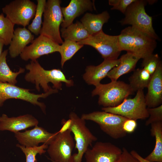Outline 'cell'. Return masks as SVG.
Segmentation results:
<instances>
[{"label": "cell", "instance_id": "obj_11", "mask_svg": "<svg viewBox=\"0 0 162 162\" xmlns=\"http://www.w3.org/2000/svg\"><path fill=\"white\" fill-rule=\"evenodd\" d=\"M70 130L59 131L48 145L47 152L50 160L56 162H72V152L75 145Z\"/></svg>", "mask_w": 162, "mask_h": 162}, {"label": "cell", "instance_id": "obj_30", "mask_svg": "<svg viewBox=\"0 0 162 162\" xmlns=\"http://www.w3.org/2000/svg\"><path fill=\"white\" fill-rule=\"evenodd\" d=\"M48 145L45 144L34 147H27L19 144L16 146L20 148L24 153L26 162H37L36 156L38 154L41 155L46 152Z\"/></svg>", "mask_w": 162, "mask_h": 162}, {"label": "cell", "instance_id": "obj_39", "mask_svg": "<svg viewBox=\"0 0 162 162\" xmlns=\"http://www.w3.org/2000/svg\"><path fill=\"white\" fill-rule=\"evenodd\" d=\"M51 161L52 162H55V161H52V160H51Z\"/></svg>", "mask_w": 162, "mask_h": 162}, {"label": "cell", "instance_id": "obj_20", "mask_svg": "<svg viewBox=\"0 0 162 162\" xmlns=\"http://www.w3.org/2000/svg\"><path fill=\"white\" fill-rule=\"evenodd\" d=\"M34 38V35L26 27L16 28L8 48L10 57L15 58L20 55L27 45L31 43Z\"/></svg>", "mask_w": 162, "mask_h": 162}, {"label": "cell", "instance_id": "obj_26", "mask_svg": "<svg viewBox=\"0 0 162 162\" xmlns=\"http://www.w3.org/2000/svg\"><path fill=\"white\" fill-rule=\"evenodd\" d=\"M152 76L143 68L135 70L129 78V85L133 92L147 88Z\"/></svg>", "mask_w": 162, "mask_h": 162}, {"label": "cell", "instance_id": "obj_2", "mask_svg": "<svg viewBox=\"0 0 162 162\" xmlns=\"http://www.w3.org/2000/svg\"><path fill=\"white\" fill-rule=\"evenodd\" d=\"M120 50L130 52L141 58L153 53L156 40L131 26L122 30L118 35Z\"/></svg>", "mask_w": 162, "mask_h": 162}, {"label": "cell", "instance_id": "obj_28", "mask_svg": "<svg viewBox=\"0 0 162 162\" xmlns=\"http://www.w3.org/2000/svg\"><path fill=\"white\" fill-rule=\"evenodd\" d=\"M14 25L3 13L0 14V41L4 45L10 44L14 34Z\"/></svg>", "mask_w": 162, "mask_h": 162}, {"label": "cell", "instance_id": "obj_5", "mask_svg": "<svg viewBox=\"0 0 162 162\" xmlns=\"http://www.w3.org/2000/svg\"><path fill=\"white\" fill-rule=\"evenodd\" d=\"M146 4L144 1L136 0L128 7L124 14V18L120 22L122 25H131L156 40H158L159 37L153 27L152 18L146 12Z\"/></svg>", "mask_w": 162, "mask_h": 162}, {"label": "cell", "instance_id": "obj_32", "mask_svg": "<svg viewBox=\"0 0 162 162\" xmlns=\"http://www.w3.org/2000/svg\"><path fill=\"white\" fill-rule=\"evenodd\" d=\"M147 110L149 117L146 122V126L151 125L155 122H162V104L154 108L147 107Z\"/></svg>", "mask_w": 162, "mask_h": 162}, {"label": "cell", "instance_id": "obj_9", "mask_svg": "<svg viewBox=\"0 0 162 162\" xmlns=\"http://www.w3.org/2000/svg\"><path fill=\"white\" fill-rule=\"evenodd\" d=\"M78 43L80 45H88L93 47L104 60L117 59L122 51L118 35L106 34L103 30Z\"/></svg>", "mask_w": 162, "mask_h": 162}, {"label": "cell", "instance_id": "obj_15", "mask_svg": "<svg viewBox=\"0 0 162 162\" xmlns=\"http://www.w3.org/2000/svg\"><path fill=\"white\" fill-rule=\"evenodd\" d=\"M58 133H51L38 125L31 130L24 132L15 133V137L20 145L27 147L38 146L43 143L49 145Z\"/></svg>", "mask_w": 162, "mask_h": 162}, {"label": "cell", "instance_id": "obj_38", "mask_svg": "<svg viewBox=\"0 0 162 162\" xmlns=\"http://www.w3.org/2000/svg\"><path fill=\"white\" fill-rule=\"evenodd\" d=\"M4 45L3 43L0 41V58L3 52V48Z\"/></svg>", "mask_w": 162, "mask_h": 162}, {"label": "cell", "instance_id": "obj_7", "mask_svg": "<svg viewBox=\"0 0 162 162\" xmlns=\"http://www.w3.org/2000/svg\"><path fill=\"white\" fill-rule=\"evenodd\" d=\"M81 117L85 120L96 123L101 130L114 139L122 138L126 135L123 126L128 119L120 115L103 111H97L82 114Z\"/></svg>", "mask_w": 162, "mask_h": 162}, {"label": "cell", "instance_id": "obj_35", "mask_svg": "<svg viewBox=\"0 0 162 162\" xmlns=\"http://www.w3.org/2000/svg\"><path fill=\"white\" fill-rule=\"evenodd\" d=\"M137 125L136 120L128 119L124 122L123 128L127 134L132 133L134 131Z\"/></svg>", "mask_w": 162, "mask_h": 162}, {"label": "cell", "instance_id": "obj_18", "mask_svg": "<svg viewBox=\"0 0 162 162\" xmlns=\"http://www.w3.org/2000/svg\"><path fill=\"white\" fill-rule=\"evenodd\" d=\"M145 95L147 108H154L162 103V64L161 62L152 75Z\"/></svg>", "mask_w": 162, "mask_h": 162}, {"label": "cell", "instance_id": "obj_22", "mask_svg": "<svg viewBox=\"0 0 162 162\" xmlns=\"http://www.w3.org/2000/svg\"><path fill=\"white\" fill-rule=\"evenodd\" d=\"M110 18L107 11L98 14L87 13L80 19V22L90 36L102 30L104 25L108 22Z\"/></svg>", "mask_w": 162, "mask_h": 162}, {"label": "cell", "instance_id": "obj_3", "mask_svg": "<svg viewBox=\"0 0 162 162\" xmlns=\"http://www.w3.org/2000/svg\"><path fill=\"white\" fill-rule=\"evenodd\" d=\"M95 87L92 95H98V104L104 107L117 106L133 93L129 85L122 81L100 83Z\"/></svg>", "mask_w": 162, "mask_h": 162}, {"label": "cell", "instance_id": "obj_12", "mask_svg": "<svg viewBox=\"0 0 162 162\" xmlns=\"http://www.w3.org/2000/svg\"><path fill=\"white\" fill-rule=\"evenodd\" d=\"M36 6L30 0H15L6 4L2 10L14 24L25 27L34 17Z\"/></svg>", "mask_w": 162, "mask_h": 162}, {"label": "cell", "instance_id": "obj_17", "mask_svg": "<svg viewBox=\"0 0 162 162\" xmlns=\"http://www.w3.org/2000/svg\"><path fill=\"white\" fill-rule=\"evenodd\" d=\"M119 62V59H105L98 65L88 66L83 75V79L88 84L96 86L100 83L101 81L107 76L111 70L118 64Z\"/></svg>", "mask_w": 162, "mask_h": 162}, {"label": "cell", "instance_id": "obj_27", "mask_svg": "<svg viewBox=\"0 0 162 162\" xmlns=\"http://www.w3.org/2000/svg\"><path fill=\"white\" fill-rule=\"evenodd\" d=\"M58 52L61 56V64L63 68L65 63L71 59L84 45L68 40H64Z\"/></svg>", "mask_w": 162, "mask_h": 162}, {"label": "cell", "instance_id": "obj_1", "mask_svg": "<svg viewBox=\"0 0 162 162\" xmlns=\"http://www.w3.org/2000/svg\"><path fill=\"white\" fill-rule=\"evenodd\" d=\"M26 68L29 71L25 75L24 78L27 82L35 85L37 91L40 90L41 87L44 92H47L52 88L48 85L49 82L53 84V88L62 89V82L67 86L73 85L71 80L67 79L63 73L59 69L46 70L43 68L37 60L31 61L26 65Z\"/></svg>", "mask_w": 162, "mask_h": 162}, {"label": "cell", "instance_id": "obj_8", "mask_svg": "<svg viewBox=\"0 0 162 162\" xmlns=\"http://www.w3.org/2000/svg\"><path fill=\"white\" fill-rule=\"evenodd\" d=\"M102 110L136 121L145 119L149 117L143 90H138L133 98H127L117 106L103 107Z\"/></svg>", "mask_w": 162, "mask_h": 162}, {"label": "cell", "instance_id": "obj_36", "mask_svg": "<svg viewBox=\"0 0 162 162\" xmlns=\"http://www.w3.org/2000/svg\"><path fill=\"white\" fill-rule=\"evenodd\" d=\"M71 122V120L70 119L67 121L64 119L62 120V126L59 130V132L62 133L69 130Z\"/></svg>", "mask_w": 162, "mask_h": 162}, {"label": "cell", "instance_id": "obj_13", "mask_svg": "<svg viewBox=\"0 0 162 162\" xmlns=\"http://www.w3.org/2000/svg\"><path fill=\"white\" fill-rule=\"evenodd\" d=\"M122 150L110 142H97L84 154L86 162H116Z\"/></svg>", "mask_w": 162, "mask_h": 162}, {"label": "cell", "instance_id": "obj_29", "mask_svg": "<svg viewBox=\"0 0 162 162\" xmlns=\"http://www.w3.org/2000/svg\"><path fill=\"white\" fill-rule=\"evenodd\" d=\"M36 12L32 23L28 25V29L36 35L40 33L42 21V17L45 6L46 0H37Z\"/></svg>", "mask_w": 162, "mask_h": 162}, {"label": "cell", "instance_id": "obj_6", "mask_svg": "<svg viewBox=\"0 0 162 162\" xmlns=\"http://www.w3.org/2000/svg\"><path fill=\"white\" fill-rule=\"evenodd\" d=\"M71 124L69 130L74 136L75 148L77 152L72 155V162H82L83 156L92 142L97 141V137L87 128L85 120L73 112L69 114Z\"/></svg>", "mask_w": 162, "mask_h": 162}, {"label": "cell", "instance_id": "obj_14", "mask_svg": "<svg viewBox=\"0 0 162 162\" xmlns=\"http://www.w3.org/2000/svg\"><path fill=\"white\" fill-rule=\"evenodd\" d=\"M27 46L20 55L24 61L37 60L42 56L59 52L60 45L49 38L40 35Z\"/></svg>", "mask_w": 162, "mask_h": 162}, {"label": "cell", "instance_id": "obj_24", "mask_svg": "<svg viewBox=\"0 0 162 162\" xmlns=\"http://www.w3.org/2000/svg\"><path fill=\"white\" fill-rule=\"evenodd\" d=\"M62 38L64 40L79 42L88 38L90 35L80 22L77 21L60 30Z\"/></svg>", "mask_w": 162, "mask_h": 162}, {"label": "cell", "instance_id": "obj_37", "mask_svg": "<svg viewBox=\"0 0 162 162\" xmlns=\"http://www.w3.org/2000/svg\"><path fill=\"white\" fill-rule=\"evenodd\" d=\"M130 153L139 162H151L143 158L135 150H132Z\"/></svg>", "mask_w": 162, "mask_h": 162}, {"label": "cell", "instance_id": "obj_31", "mask_svg": "<svg viewBox=\"0 0 162 162\" xmlns=\"http://www.w3.org/2000/svg\"><path fill=\"white\" fill-rule=\"evenodd\" d=\"M161 62L158 55L152 53L143 59L141 66L152 76Z\"/></svg>", "mask_w": 162, "mask_h": 162}, {"label": "cell", "instance_id": "obj_21", "mask_svg": "<svg viewBox=\"0 0 162 162\" xmlns=\"http://www.w3.org/2000/svg\"><path fill=\"white\" fill-rule=\"evenodd\" d=\"M119 59L118 64L111 70L107 75L111 81H116L122 75L134 71L137 62L140 58L130 52H127Z\"/></svg>", "mask_w": 162, "mask_h": 162}, {"label": "cell", "instance_id": "obj_34", "mask_svg": "<svg viewBox=\"0 0 162 162\" xmlns=\"http://www.w3.org/2000/svg\"><path fill=\"white\" fill-rule=\"evenodd\" d=\"M122 150L121 155L116 162H139L126 148H123Z\"/></svg>", "mask_w": 162, "mask_h": 162}, {"label": "cell", "instance_id": "obj_25", "mask_svg": "<svg viewBox=\"0 0 162 162\" xmlns=\"http://www.w3.org/2000/svg\"><path fill=\"white\" fill-rule=\"evenodd\" d=\"M8 51L6 50L3 52L0 58V82L15 85L17 82L16 79L17 76L24 73L25 69L20 68L19 71L16 72L11 70L6 62Z\"/></svg>", "mask_w": 162, "mask_h": 162}, {"label": "cell", "instance_id": "obj_10", "mask_svg": "<svg viewBox=\"0 0 162 162\" xmlns=\"http://www.w3.org/2000/svg\"><path fill=\"white\" fill-rule=\"evenodd\" d=\"M30 90L20 87L7 82H0V107L4 101L8 99H20L28 102L40 107L45 112L46 106L44 103L39 102L40 98H46L54 93L58 92V90L52 88L50 91L41 94H36L30 92Z\"/></svg>", "mask_w": 162, "mask_h": 162}, {"label": "cell", "instance_id": "obj_4", "mask_svg": "<svg viewBox=\"0 0 162 162\" xmlns=\"http://www.w3.org/2000/svg\"><path fill=\"white\" fill-rule=\"evenodd\" d=\"M61 3L59 0L46 1L40 33V35L45 36L59 44H62L63 42L60 30V26L63 21Z\"/></svg>", "mask_w": 162, "mask_h": 162}, {"label": "cell", "instance_id": "obj_23", "mask_svg": "<svg viewBox=\"0 0 162 162\" xmlns=\"http://www.w3.org/2000/svg\"><path fill=\"white\" fill-rule=\"evenodd\" d=\"M151 126V134L155 138V145L153 151L145 158L151 162H162V122L154 123Z\"/></svg>", "mask_w": 162, "mask_h": 162}, {"label": "cell", "instance_id": "obj_33", "mask_svg": "<svg viewBox=\"0 0 162 162\" xmlns=\"http://www.w3.org/2000/svg\"><path fill=\"white\" fill-rule=\"evenodd\" d=\"M136 0H109V4L112 6L111 10H116L124 14L128 7Z\"/></svg>", "mask_w": 162, "mask_h": 162}, {"label": "cell", "instance_id": "obj_16", "mask_svg": "<svg viewBox=\"0 0 162 162\" xmlns=\"http://www.w3.org/2000/svg\"><path fill=\"white\" fill-rule=\"evenodd\" d=\"M95 9L94 3L90 0H71L66 7L61 8L63 21L62 28H66L73 23L74 20L88 11Z\"/></svg>", "mask_w": 162, "mask_h": 162}, {"label": "cell", "instance_id": "obj_19", "mask_svg": "<svg viewBox=\"0 0 162 162\" xmlns=\"http://www.w3.org/2000/svg\"><path fill=\"white\" fill-rule=\"evenodd\" d=\"M38 120L31 115L27 114L16 117H9L3 114L0 116V130H8L15 133L28 128L35 126Z\"/></svg>", "mask_w": 162, "mask_h": 162}]
</instances>
